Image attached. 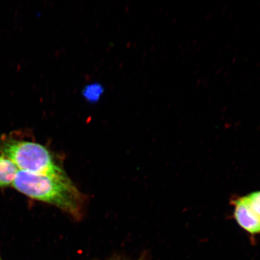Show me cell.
<instances>
[{"instance_id":"1","label":"cell","mask_w":260,"mask_h":260,"mask_svg":"<svg viewBox=\"0 0 260 260\" xmlns=\"http://www.w3.org/2000/svg\"><path fill=\"white\" fill-rule=\"evenodd\" d=\"M12 186L26 196L53 205L76 219L83 216L85 197L67 174L52 176L19 170Z\"/></svg>"},{"instance_id":"2","label":"cell","mask_w":260,"mask_h":260,"mask_svg":"<svg viewBox=\"0 0 260 260\" xmlns=\"http://www.w3.org/2000/svg\"><path fill=\"white\" fill-rule=\"evenodd\" d=\"M0 149L19 170L52 176L67 174L48 149L38 143L5 138L0 142Z\"/></svg>"},{"instance_id":"3","label":"cell","mask_w":260,"mask_h":260,"mask_svg":"<svg viewBox=\"0 0 260 260\" xmlns=\"http://www.w3.org/2000/svg\"><path fill=\"white\" fill-rule=\"evenodd\" d=\"M234 217L242 229L253 237L260 234V217L249 206L245 196L232 200Z\"/></svg>"},{"instance_id":"4","label":"cell","mask_w":260,"mask_h":260,"mask_svg":"<svg viewBox=\"0 0 260 260\" xmlns=\"http://www.w3.org/2000/svg\"><path fill=\"white\" fill-rule=\"evenodd\" d=\"M19 169L9 158L0 155V187H7L12 185Z\"/></svg>"},{"instance_id":"5","label":"cell","mask_w":260,"mask_h":260,"mask_svg":"<svg viewBox=\"0 0 260 260\" xmlns=\"http://www.w3.org/2000/svg\"><path fill=\"white\" fill-rule=\"evenodd\" d=\"M245 198L250 207L260 217V190L253 191Z\"/></svg>"},{"instance_id":"6","label":"cell","mask_w":260,"mask_h":260,"mask_svg":"<svg viewBox=\"0 0 260 260\" xmlns=\"http://www.w3.org/2000/svg\"><path fill=\"white\" fill-rule=\"evenodd\" d=\"M100 92V87H89L88 89H86V95L90 99H96V97L99 96L101 93Z\"/></svg>"},{"instance_id":"7","label":"cell","mask_w":260,"mask_h":260,"mask_svg":"<svg viewBox=\"0 0 260 260\" xmlns=\"http://www.w3.org/2000/svg\"><path fill=\"white\" fill-rule=\"evenodd\" d=\"M0 260H3L2 258H1V256H0Z\"/></svg>"}]
</instances>
